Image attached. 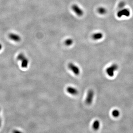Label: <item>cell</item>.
Instances as JSON below:
<instances>
[{
  "label": "cell",
  "mask_w": 133,
  "mask_h": 133,
  "mask_svg": "<svg viewBox=\"0 0 133 133\" xmlns=\"http://www.w3.org/2000/svg\"><path fill=\"white\" fill-rule=\"evenodd\" d=\"M17 59L20 61H21V67L23 68H26L28 65V63H29V60L26 57L25 55L23 54L20 53L19 54L17 57Z\"/></svg>",
  "instance_id": "3957f363"
},
{
  "label": "cell",
  "mask_w": 133,
  "mask_h": 133,
  "mask_svg": "<svg viewBox=\"0 0 133 133\" xmlns=\"http://www.w3.org/2000/svg\"><path fill=\"white\" fill-rule=\"evenodd\" d=\"M100 122L98 120H96L94 122L92 125V128L95 131H97L98 129H99L100 127Z\"/></svg>",
  "instance_id": "30bf717a"
},
{
  "label": "cell",
  "mask_w": 133,
  "mask_h": 133,
  "mask_svg": "<svg viewBox=\"0 0 133 133\" xmlns=\"http://www.w3.org/2000/svg\"><path fill=\"white\" fill-rule=\"evenodd\" d=\"M66 90L69 94L72 95H76L78 94V91L77 89L72 86H69L67 88Z\"/></svg>",
  "instance_id": "ba28073f"
},
{
  "label": "cell",
  "mask_w": 133,
  "mask_h": 133,
  "mask_svg": "<svg viewBox=\"0 0 133 133\" xmlns=\"http://www.w3.org/2000/svg\"><path fill=\"white\" fill-rule=\"evenodd\" d=\"M73 40L71 39H68L65 41V44L67 46H70L73 44Z\"/></svg>",
  "instance_id": "4fadbf2b"
},
{
  "label": "cell",
  "mask_w": 133,
  "mask_h": 133,
  "mask_svg": "<svg viewBox=\"0 0 133 133\" xmlns=\"http://www.w3.org/2000/svg\"><path fill=\"white\" fill-rule=\"evenodd\" d=\"M130 15V12L129 10L127 9H125L121 10L117 13V16L119 17H122L123 16L128 17Z\"/></svg>",
  "instance_id": "8992f818"
},
{
  "label": "cell",
  "mask_w": 133,
  "mask_h": 133,
  "mask_svg": "<svg viewBox=\"0 0 133 133\" xmlns=\"http://www.w3.org/2000/svg\"><path fill=\"white\" fill-rule=\"evenodd\" d=\"M124 6H125V3L124 2H122L119 4V6L121 8H123Z\"/></svg>",
  "instance_id": "5bb4252c"
},
{
  "label": "cell",
  "mask_w": 133,
  "mask_h": 133,
  "mask_svg": "<svg viewBox=\"0 0 133 133\" xmlns=\"http://www.w3.org/2000/svg\"><path fill=\"white\" fill-rule=\"evenodd\" d=\"M1 125H2V120H1V118L0 116V127H1Z\"/></svg>",
  "instance_id": "9a60e30c"
},
{
  "label": "cell",
  "mask_w": 133,
  "mask_h": 133,
  "mask_svg": "<svg viewBox=\"0 0 133 133\" xmlns=\"http://www.w3.org/2000/svg\"><path fill=\"white\" fill-rule=\"evenodd\" d=\"M68 67L69 69L73 72L76 75L78 76L80 74V69L76 65H75L73 63H69L68 64Z\"/></svg>",
  "instance_id": "277c9868"
},
{
  "label": "cell",
  "mask_w": 133,
  "mask_h": 133,
  "mask_svg": "<svg viewBox=\"0 0 133 133\" xmlns=\"http://www.w3.org/2000/svg\"><path fill=\"white\" fill-rule=\"evenodd\" d=\"M120 112L119 110L117 109H115L112 112V115L114 117L116 118L120 116Z\"/></svg>",
  "instance_id": "7c38bea8"
},
{
  "label": "cell",
  "mask_w": 133,
  "mask_h": 133,
  "mask_svg": "<svg viewBox=\"0 0 133 133\" xmlns=\"http://www.w3.org/2000/svg\"><path fill=\"white\" fill-rule=\"evenodd\" d=\"M2 44H0V50H1V49H2Z\"/></svg>",
  "instance_id": "2e32d148"
},
{
  "label": "cell",
  "mask_w": 133,
  "mask_h": 133,
  "mask_svg": "<svg viewBox=\"0 0 133 133\" xmlns=\"http://www.w3.org/2000/svg\"><path fill=\"white\" fill-rule=\"evenodd\" d=\"M10 40L15 42H19L21 40V37L19 35L14 33H10L8 35Z\"/></svg>",
  "instance_id": "52a82bcc"
},
{
  "label": "cell",
  "mask_w": 133,
  "mask_h": 133,
  "mask_svg": "<svg viewBox=\"0 0 133 133\" xmlns=\"http://www.w3.org/2000/svg\"><path fill=\"white\" fill-rule=\"evenodd\" d=\"M72 10L78 16H82L84 14V11L77 4H73L72 6Z\"/></svg>",
  "instance_id": "5b68a950"
},
{
  "label": "cell",
  "mask_w": 133,
  "mask_h": 133,
  "mask_svg": "<svg viewBox=\"0 0 133 133\" xmlns=\"http://www.w3.org/2000/svg\"><path fill=\"white\" fill-rule=\"evenodd\" d=\"M94 91L92 89L88 90L86 99V103L88 105H90L92 103L94 97Z\"/></svg>",
  "instance_id": "6da1fadb"
},
{
  "label": "cell",
  "mask_w": 133,
  "mask_h": 133,
  "mask_svg": "<svg viewBox=\"0 0 133 133\" xmlns=\"http://www.w3.org/2000/svg\"><path fill=\"white\" fill-rule=\"evenodd\" d=\"M118 65L115 64H114L107 68L106 69V73L109 76L112 77L114 75L115 72L118 70Z\"/></svg>",
  "instance_id": "7a4b0ae2"
},
{
  "label": "cell",
  "mask_w": 133,
  "mask_h": 133,
  "mask_svg": "<svg viewBox=\"0 0 133 133\" xmlns=\"http://www.w3.org/2000/svg\"><path fill=\"white\" fill-rule=\"evenodd\" d=\"M103 37V34L101 33H95L92 35V38L95 40H99L101 39Z\"/></svg>",
  "instance_id": "9c48e42d"
},
{
  "label": "cell",
  "mask_w": 133,
  "mask_h": 133,
  "mask_svg": "<svg viewBox=\"0 0 133 133\" xmlns=\"http://www.w3.org/2000/svg\"><path fill=\"white\" fill-rule=\"evenodd\" d=\"M98 13L101 14H103L106 13L107 12V10L106 9L103 7H100L98 10Z\"/></svg>",
  "instance_id": "8fae6325"
}]
</instances>
